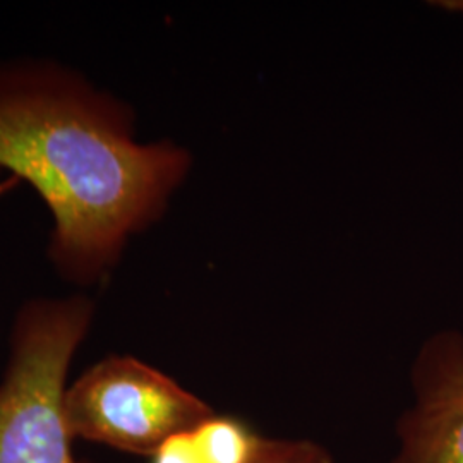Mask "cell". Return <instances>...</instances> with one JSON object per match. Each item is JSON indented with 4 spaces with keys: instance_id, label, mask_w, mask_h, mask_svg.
<instances>
[{
    "instance_id": "cell-3",
    "label": "cell",
    "mask_w": 463,
    "mask_h": 463,
    "mask_svg": "<svg viewBox=\"0 0 463 463\" xmlns=\"http://www.w3.org/2000/svg\"><path fill=\"white\" fill-rule=\"evenodd\" d=\"M64 407L74 439L143 457L215 414L179 381L124 354L99 359L71 381Z\"/></svg>"
},
{
    "instance_id": "cell-7",
    "label": "cell",
    "mask_w": 463,
    "mask_h": 463,
    "mask_svg": "<svg viewBox=\"0 0 463 463\" xmlns=\"http://www.w3.org/2000/svg\"><path fill=\"white\" fill-rule=\"evenodd\" d=\"M149 460L151 463H204L194 441L193 430L170 436L155 449Z\"/></svg>"
},
{
    "instance_id": "cell-1",
    "label": "cell",
    "mask_w": 463,
    "mask_h": 463,
    "mask_svg": "<svg viewBox=\"0 0 463 463\" xmlns=\"http://www.w3.org/2000/svg\"><path fill=\"white\" fill-rule=\"evenodd\" d=\"M193 162L172 139L141 141L133 107L81 69L45 55L0 59V177L42 199L50 268L80 292L110 280Z\"/></svg>"
},
{
    "instance_id": "cell-8",
    "label": "cell",
    "mask_w": 463,
    "mask_h": 463,
    "mask_svg": "<svg viewBox=\"0 0 463 463\" xmlns=\"http://www.w3.org/2000/svg\"><path fill=\"white\" fill-rule=\"evenodd\" d=\"M430 5H436L438 9L463 16V0H439V2H430Z\"/></svg>"
},
{
    "instance_id": "cell-5",
    "label": "cell",
    "mask_w": 463,
    "mask_h": 463,
    "mask_svg": "<svg viewBox=\"0 0 463 463\" xmlns=\"http://www.w3.org/2000/svg\"><path fill=\"white\" fill-rule=\"evenodd\" d=\"M204 463H256L265 438L241 419L213 414L193 428Z\"/></svg>"
},
{
    "instance_id": "cell-4",
    "label": "cell",
    "mask_w": 463,
    "mask_h": 463,
    "mask_svg": "<svg viewBox=\"0 0 463 463\" xmlns=\"http://www.w3.org/2000/svg\"><path fill=\"white\" fill-rule=\"evenodd\" d=\"M411 405L392 463H463V333L436 331L415 354Z\"/></svg>"
},
{
    "instance_id": "cell-6",
    "label": "cell",
    "mask_w": 463,
    "mask_h": 463,
    "mask_svg": "<svg viewBox=\"0 0 463 463\" xmlns=\"http://www.w3.org/2000/svg\"><path fill=\"white\" fill-rule=\"evenodd\" d=\"M256 463H336L326 448L313 439L265 438Z\"/></svg>"
},
{
    "instance_id": "cell-2",
    "label": "cell",
    "mask_w": 463,
    "mask_h": 463,
    "mask_svg": "<svg viewBox=\"0 0 463 463\" xmlns=\"http://www.w3.org/2000/svg\"><path fill=\"white\" fill-rule=\"evenodd\" d=\"M97 313L95 298L80 290L17 307L0 378V463H88L72 449L64 400Z\"/></svg>"
}]
</instances>
